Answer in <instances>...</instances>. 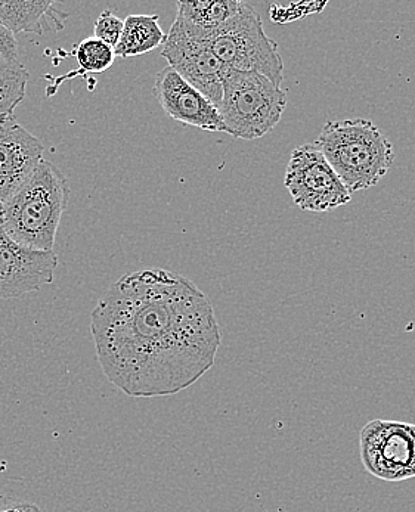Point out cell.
<instances>
[{
  "mask_svg": "<svg viewBox=\"0 0 415 512\" xmlns=\"http://www.w3.org/2000/svg\"><path fill=\"white\" fill-rule=\"evenodd\" d=\"M91 331L105 377L136 399L187 390L215 365L222 341L209 297L164 269L114 282L92 310Z\"/></svg>",
  "mask_w": 415,
  "mask_h": 512,
  "instance_id": "6da1fadb",
  "label": "cell"
},
{
  "mask_svg": "<svg viewBox=\"0 0 415 512\" xmlns=\"http://www.w3.org/2000/svg\"><path fill=\"white\" fill-rule=\"evenodd\" d=\"M70 188L64 173L42 160L0 210V225L12 241L33 251H54Z\"/></svg>",
  "mask_w": 415,
  "mask_h": 512,
  "instance_id": "7a4b0ae2",
  "label": "cell"
},
{
  "mask_svg": "<svg viewBox=\"0 0 415 512\" xmlns=\"http://www.w3.org/2000/svg\"><path fill=\"white\" fill-rule=\"evenodd\" d=\"M315 145L351 194L376 186L395 163L392 142L367 119L328 121Z\"/></svg>",
  "mask_w": 415,
  "mask_h": 512,
  "instance_id": "3957f363",
  "label": "cell"
},
{
  "mask_svg": "<svg viewBox=\"0 0 415 512\" xmlns=\"http://www.w3.org/2000/svg\"><path fill=\"white\" fill-rule=\"evenodd\" d=\"M287 108V93L268 77L226 70L218 111L225 133L256 141L275 129Z\"/></svg>",
  "mask_w": 415,
  "mask_h": 512,
  "instance_id": "277c9868",
  "label": "cell"
},
{
  "mask_svg": "<svg viewBox=\"0 0 415 512\" xmlns=\"http://www.w3.org/2000/svg\"><path fill=\"white\" fill-rule=\"evenodd\" d=\"M206 37L226 70L262 74L277 86L284 82V62L277 42L265 33L259 14L247 3Z\"/></svg>",
  "mask_w": 415,
  "mask_h": 512,
  "instance_id": "5b68a950",
  "label": "cell"
},
{
  "mask_svg": "<svg viewBox=\"0 0 415 512\" xmlns=\"http://www.w3.org/2000/svg\"><path fill=\"white\" fill-rule=\"evenodd\" d=\"M359 452L368 474L383 482L415 479V424L373 420L359 433Z\"/></svg>",
  "mask_w": 415,
  "mask_h": 512,
  "instance_id": "8992f818",
  "label": "cell"
},
{
  "mask_svg": "<svg viewBox=\"0 0 415 512\" xmlns=\"http://www.w3.org/2000/svg\"><path fill=\"white\" fill-rule=\"evenodd\" d=\"M284 183L296 206L311 213L346 206L352 198L315 142L291 152Z\"/></svg>",
  "mask_w": 415,
  "mask_h": 512,
  "instance_id": "52a82bcc",
  "label": "cell"
},
{
  "mask_svg": "<svg viewBox=\"0 0 415 512\" xmlns=\"http://www.w3.org/2000/svg\"><path fill=\"white\" fill-rule=\"evenodd\" d=\"M161 55L192 88L219 107L226 68L210 49L206 34L175 18L161 46Z\"/></svg>",
  "mask_w": 415,
  "mask_h": 512,
  "instance_id": "ba28073f",
  "label": "cell"
},
{
  "mask_svg": "<svg viewBox=\"0 0 415 512\" xmlns=\"http://www.w3.org/2000/svg\"><path fill=\"white\" fill-rule=\"evenodd\" d=\"M54 251H33L11 240L0 225V300L17 299L54 281Z\"/></svg>",
  "mask_w": 415,
  "mask_h": 512,
  "instance_id": "9c48e42d",
  "label": "cell"
},
{
  "mask_svg": "<svg viewBox=\"0 0 415 512\" xmlns=\"http://www.w3.org/2000/svg\"><path fill=\"white\" fill-rule=\"evenodd\" d=\"M42 141L18 123L17 117L0 120V203H5L43 160Z\"/></svg>",
  "mask_w": 415,
  "mask_h": 512,
  "instance_id": "30bf717a",
  "label": "cell"
},
{
  "mask_svg": "<svg viewBox=\"0 0 415 512\" xmlns=\"http://www.w3.org/2000/svg\"><path fill=\"white\" fill-rule=\"evenodd\" d=\"M154 93L173 120L207 132H225L218 108L169 65L157 74Z\"/></svg>",
  "mask_w": 415,
  "mask_h": 512,
  "instance_id": "8fae6325",
  "label": "cell"
},
{
  "mask_svg": "<svg viewBox=\"0 0 415 512\" xmlns=\"http://www.w3.org/2000/svg\"><path fill=\"white\" fill-rule=\"evenodd\" d=\"M68 12L51 0H0V27L12 34L60 31Z\"/></svg>",
  "mask_w": 415,
  "mask_h": 512,
  "instance_id": "7c38bea8",
  "label": "cell"
},
{
  "mask_svg": "<svg viewBox=\"0 0 415 512\" xmlns=\"http://www.w3.org/2000/svg\"><path fill=\"white\" fill-rule=\"evenodd\" d=\"M164 40L166 34L161 30L159 15H129L114 54L122 58L147 54L161 48Z\"/></svg>",
  "mask_w": 415,
  "mask_h": 512,
  "instance_id": "4fadbf2b",
  "label": "cell"
},
{
  "mask_svg": "<svg viewBox=\"0 0 415 512\" xmlns=\"http://www.w3.org/2000/svg\"><path fill=\"white\" fill-rule=\"evenodd\" d=\"M243 2L235 0H195V2H178L176 20L187 24L191 29L203 34H210L224 26L240 11Z\"/></svg>",
  "mask_w": 415,
  "mask_h": 512,
  "instance_id": "5bb4252c",
  "label": "cell"
},
{
  "mask_svg": "<svg viewBox=\"0 0 415 512\" xmlns=\"http://www.w3.org/2000/svg\"><path fill=\"white\" fill-rule=\"evenodd\" d=\"M30 73L20 61L0 55V120L14 116L15 108L26 96Z\"/></svg>",
  "mask_w": 415,
  "mask_h": 512,
  "instance_id": "9a60e30c",
  "label": "cell"
},
{
  "mask_svg": "<svg viewBox=\"0 0 415 512\" xmlns=\"http://www.w3.org/2000/svg\"><path fill=\"white\" fill-rule=\"evenodd\" d=\"M74 57L80 70L85 73H104L114 64V49L96 37H88L74 46Z\"/></svg>",
  "mask_w": 415,
  "mask_h": 512,
  "instance_id": "2e32d148",
  "label": "cell"
},
{
  "mask_svg": "<svg viewBox=\"0 0 415 512\" xmlns=\"http://www.w3.org/2000/svg\"><path fill=\"white\" fill-rule=\"evenodd\" d=\"M123 27H125V20L117 17L110 9H105L95 21L94 37L114 49L122 37Z\"/></svg>",
  "mask_w": 415,
  "mask_h": 512,
  "instance_id": "e0dca14e",
  "label": "cell"
},
{
  "mask_svg": "<svg viewBox=\"0 0 415 512\" xmlns=\"http://www.w3.org/2000/svg\"><path fill=\"white\" fill-rule=\"evenodd\" d=\"M0 55L11 61H18V42L11 31L0 27Z\"/></svg>",
  "mask_w": 415,
  "mask_h": 512,
  "instance_id": "ac0fdd59",
  "label": "cell"
},
{
  "mask_svg": "<svg viewBox=\"0 0 415 512\" xmlns=\"http://www.w3.org/2000/svg\"><path fill=\"white\" fill-rule=\"evenodd\" d=\"M0 512H42L36 504L0 495Z\"/></svg>",
  "mask_w": 415,
  "mask_h": 512,
  "instance_id": "d6986e66",
  "label": "cell"
},
{
  "mask_svg": "<svg viewBox=\"0 0 415 512\" xmlns=\"http://www.w3.org/2000/svg\"><path fill=\"white\" fill-rule=\"evenodd\" d=\"M0 210H2V203H0Z\"/></svg>",
  "mask_w": 415,
  "mask_h": 512,
  "instance_id": "ffe728a7",
  "label": "cell"
}]
</instances>
